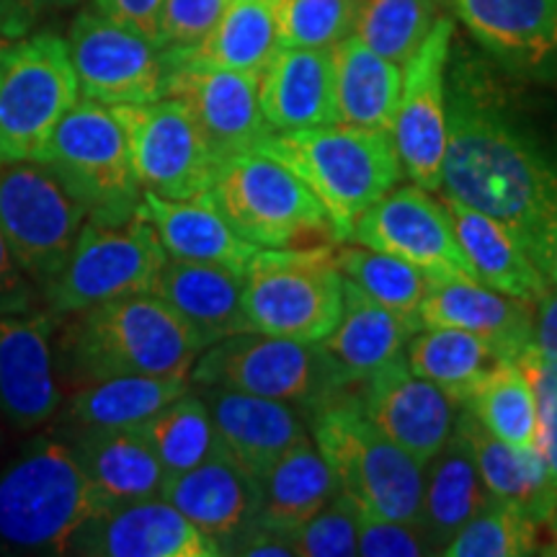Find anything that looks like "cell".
<instances>
[{"label":"cell","mask_w":557,"mask_h":557,"mask_svg":"<svg viewBox=\"0 0 557 557\" xmlns=\"http://www.w3.org/2000/svg\"><path fill=\"white\" fill-rule=\"evenodd\" d=\"M444 197L491 214L521 246L557 220V156L511 114L493 75L470 54L447 65Z\"/></svg>","instance_id":"obj_1"},{"label":"cell","mask_w":557,"mask_h":557,"mask_svg":"<svg viewBox=\"0 0 557 557\" xmlns=\"http://www.w3.org/2000/svg\"><path fill=\"white\" fill-rule=\"evenodd\" d=\"M256 150L276 158L305 181L329 212L336 243L348 240L354 222L403 178L389 132L341 122L269 132Z\"/></svg>","instance_id":"obj_2"},{"label":"cell","mask_w":557,"mask_h":557,"mask_svg":"<svg viewBox=\"0 0 557 557\" xmlns=\"http://www.w3.org/2000/svg\"><path fill=\"white\" fill-rule=\"evenodd\" d=\"M70 364L83 382L103 377H189L205 348L189 325L152 292L75 312Z\"/></svg>","instance_id":"obj_3"},{"label":"cell","mask_w":557,"mask_h":557,"mask_svg":"<svg viewBox=\"0 0 557 557\" xmlns=\"http://www.w3.org/2000/svg\"><path fill=\"white\" fill-rule=\"evenodd\" d=\"M94 513L86 478L70 442L41 434L0 470V549L67 555L70 540Z\"/></svg>","instance_id":"obj_4"},{"label":"cell","mask_w":557,"mask_h":557,"mask_svg":"<svg viewBox=\"0 0 557 557\" xmlns=\"http://www.w3.org/2000/svg\"><path fill=\"white\" fill-rule=\"evenodd\" d=\"M243 310L253 333L320 344L344 310V276L331 243L261 248L243 274Z\"/></svg>","instance_id":"obj_5"},{"label":"cell","mask_w":557,"mask_h":557,"mask_svg":"<svg viewBox=\"0 0 557 557\" xmlns=\"http://www.w3.org/2000/svg\"><path fill=\"white\" fill-rule=\"evenodd\" d=\"M312 442L325 457L338 491L374 517L416 521L423 491V465L389 442L359 408L338 398L310 416Z\"/></svg>","instance_id":"obj_6"},{"label":"cell","mask_w":557,"mask_h":557,"mask_svg":"<svg viewBox=\"0 0 557 557\" xmlns=\"http://www.w3.org/2000/svg\"><path fill=\"white\" fill-rule=\"evenodd\" d=\"M209 197L235 233L259 248L336 240L329 212L315 194L297 173L261 150L222 160Z\"/></svg>","instance_id":"obj_7"},{"label":"cell","mask_w":557,"mask_h":557,"mask_svg":"<svg viewBox=\"0 0 557 557\" xmlns=\"http://www.w3.org/2000/svg\"><path fill=\"white\" fill-rule=\"evenodd\" d=\"M189 380L199 387L289 403L310 416L346 395L323 341L310 344L253 331L207 346L194 361Z\"/></svg>","instance_id":"obj_8"},{"label":"cell","mask_w":557,"mask_h":557,"mask_svg":"<svg viewBox=\"0 0 557 557\" xmlns=\"http://www.w3.org/2000/svg\"><path fill=\"white\" fill-rule=\"evenodd\" d=\"M37 160L86 207L88 220L124 222L143 201L122 124L111 107L99 101L81 96L52 129Z\"/></svg>","instance_id":"obj_9"},{"label":"cell","mask_w":557,"mask_h":557,"mask_svg":"<svg viewBox=\"0 0 557 557\" xmlns=\"http://www.w3.org/2000/svg\"><path fill=\"white\" fill-rule=\"evenodd\" d=\"M81 99L67 41L39 32L0 47V163L37 160Z\"/></svg>","instance_id":"obj_10"},{"label":"cell","mask_w":557,"mask_h":557,"mask_svg":"<svg viewBox=\"0 0 557 557\" xmlns=\"http://www.w3.org/2000/svg\"><path fill=\"white\" fill-rule=\"evenodd\" d=\"M165 259L169 253L156 227L139 209L124 222L88 220L65 267L41 297L52 315H75L109 299L150 292Z\"/></svg>","instance_id":"obj_11"},{"label":"cell","mask_w":557,"mask_h":557,"mask_svg":"<svg viewBox=\"0 0 557 557\" xmlns=\"http://www.w3.org/2000/svg\"><path fill=\"white\" fill-rule=\"evenodd\" d=\"M86 222V207L45 163H0V230L39 297L65 267Z\"/></svg>","instance_id":"obj_12"},{"label":"cell","mask_w":557,"mask_h":557,"mask_svg":"<svg viewBox=\"0 0 557 557\" xmlns=\"http://www.w3.org/2000/svg\"><path fill=\"white\" fill-rule=\"evenodd\" d=\"M120 120L132 169L143 191L163 199H197L212 189L222 160L209 150L189 109L173 96L111 107Z\"/></svg>","instance_id":"obj_13"},{"label":"cell","mask_w":557,"mask_h":557,"mask_svg":"<svg viewBox=\"0 0 557 557\" xmlns=\"http://www.w3.org/2000/svg\"><path fill=\"white\" fill-rule=\"evenodd\" d=\"M455 41V18L444 13L406 65L395 111L393 137L403 176L426 191L442 189L447 152V65Z\"/></svg>","instance_id":"obj_14"},{"label":"cell","mask_w":557,"mask_h":557,"mask_svg":"<svg viewBox=\"0 0 557 557\" xmlns=\"http://www.w3.org/2000/svg\"><path fill=\"white\" fill-rule=\"evenodd\" d=\"M65 41L83 99L103 107H127L165 96L169 60L143 34L103 13L86 11L73 21Z\"/></svg>","instance_id":"obj_15"},{"label":"cell","mask_w":557,"mask_h":557,"mask_svg":"<svg viewBox=\"0 0 557 557\" xmlns=\"http://www.w3.org/2000/svg\"><path fill=\"white\" fill-rule=\"evenodd\" d=\"M357 246L382 250L413 263L429 278H472L478 282L468 256L459 246L447 205L434 191L421 186H395L374 201L354 222L351 235Z\"/></svg>","instance_id":"obj_16"},{"label":"cell","mask_w":557,"mask_h":557,"mask_svg":"<svg viewBox=\"0 0 557 557\" xmlns=\"http://www.w3.org/2000/svg\"><path fill=\"white\" fill-rule=\"evenodd\" d=\"M165 96L189 109L209 150L220 160L256 150L271 132L259 101V75L176 62L169 67Z\"/></svg>","instance_id":"obj_17"},{"label":"cell","mask_w":557,"mask_h":557,"mask_svg":"<svg viewBox=\"0 0 557 557\" xmlns=\"http://www.w3.org/2000/svg\"><path fill=\"white\" fill-rule=\"evenodd\" d=\"M67 555L218 557L220 547L165 498L101 508L83 521Z\"/></svg>","instance_id":"obj_18"},{"label":"cell","mask_w":557,"mask_h":557,"mask_svg":"<svg viewBox=\"0 0 557 557\" xmlns=\"http://www.w3.org/2000/svg\"><path fill=\"white\" fill-rule=\"evenodd\" d=\"M52 338L54 318L47 312L0 315V423L5 426L34 431L60 410Z\"/></svg>","instance_id":"obj_19"},{"label":"cell","mask_w":557,"mask_h":557,"mask_svg":"<svg viewBox=\"0 0 557 557\" xmlns=\"http://www.w3.org/2000/svg\"><path fill=\"white\" fill-rule=\"evenodd\" d=\"M361 387L357 403L364 416L416 462L426 465L457 426L462 406L410 372L403 357L380 369Z\"/></svg>","instance_id":"obj_20"},{"label":"cell","mask_w":557,"mask_h":557,"mask_svg":"<svg viewBox=\"0 0 557 557\" xmlns=\"http://www.w3.org/2000/svg\"><path fill=\"white\" fill-rule=\"evenodd\" d=\"M459 21L517 75L557 78V0H449Z\"/></svg>","instance_id":"obj_21"},{"label":"cell","mask_w":557,"mask_h":557,"mask_svg":"<svg viewBox=\"0 0 557 557\" xmlns=\"http://www.w3.org/2000/svg\"><path fill=\"white\" fill-rule=\"evenodd\" d=\"M421 329H457L483 338L500 359L534 344V308L472 278H429Z\"/></svg>","instance_id":"obj_22"},{"label":"cell","mask_w":557,"mask_h":557,"mask_svg":"<svg viewBox=\"0 0 557 557\" xmlns=\"http://www.w3.org/2000/svg\"><path fill=\"white\" fill-rule=\"evenodd\" d=\"M160 498L176 506L201 534H207L220 555L259 519L261 485L240 470L227 455H220L197 468L169 475L160 487Z\"/></svg>","instance_id":"obj_23"},{"label":"cell","mask_w":557,"mask_h":557,"mask_svg":"<svg viewBox=\"0 0 557 557\" xmlns=\"http://www.w3.org/2000/svg\"><path fill=\"white\" fill-rule=\"evenodd\" d=\"M205 389V403L212 413L222 449L250 478L261 480L284 451L310 436L299 408L289 403L235 389Z\"/></svg>","instance_id":"obj_24"},{"label":"cell","mask_w":557,"mask_h":557,"mask_svg":"<svg viewBox=\"0 0 557 557\" xmlns=\"http://www.w3.org/2000/svg\"><path fill=\"white\" fill-rule=\"evenodd\" d=\"M70 447L94 511L160 496L165 472L139 426L75 431Z\"/></svg>","instance_id":"obj_25"},{"label":"cell","mask_w":557,"mask_h":557,"mask_svg":"<svg viewBox=\"0 0 557 557\" xmlns=\"http://www.w3.org/2000/svg\"><path fill=\"white\" fill-rule=\"evenodd\" d=\"M259 101L271 132L336 124L331 50L276 47L259 75Z\"/></svg>","instance_id":"obj_26"},{"label":"cell","mask_w":557,"mask_h":557,"mask_svg":"<svg viewBox=\"0 0 557 557\" xmlns=\"http://www.w3.org/2000/svg\"><path fill=\"white\" fill-rule=\"evenodd\" d=\"M137 209L156 227L160 246L171 259L209 263L243 276L261 250L235 233L209 194L197 199H163L143 191Z\"/></svg>","instance_id":"obj_27"},{"label":"cell","mask_w":557,"mask_h":557,"mask_svg":"<svg viewBox=\"0 0 557 557\" xmlns=\"http://www.w3.org/2000/svg\"><path fill=\"white\" fill-rule=\"evenodd\" d=\"M150 292L189 325L201 348L250 331L243 310V276L235 271L169 256Z\"/></svg>","instance_id":"obj_28"},{"label":"cell","mask_w":557,"mask_h":557,"mask_svg":"<svg viewBox=\"0 0 557 557\" xmlns=\"http://www.w3.org/2000/svg\"><path fill=\"white\" fill-rule=\"evenodd\" d=\"M413 329L344 278V310L323 341L341 385H364L369 377L403 357Z\"/></svg>","instance_id":"obj_29"},{"label":"cell","mask_w":557,"mask_h":557,"mask_svg":"<svg viewBox=\"0 0 557 557\" xmlns=\"http://www.w3.org/2000/svg\"><path fill=\"white\" fill-rule=\"evenodd\" d=\"M442 201L447 205L457 240L468 256L478 282L504 292L508 297L521 299L529 308H537V302L549 289V282L529 259L527 248L521 246L517 235L480 209L444 197V194Z\"/></svg>","instance_id":"obj_30"},{"label":"cell","mask_w":557,"mask_h":557,"mask_svg":"<svg viewBox=\"0 0 557 557\" xmlns=\"http://www.w3.org/2000/svg\"><path fill=\"white\" fill-rule=\"evenodd\" d=\"M487 498L470 438L455 426L442 449L423 465V491L418 506V527L423 529L436 555L468 524Z\"/></svg>","instance_id":"obj_31"},{"label":"cell","mask_w":557,"mask_h":557,"mask_svg":"<svg viewBox=\"0 0 557 557\" xmlns=\"http://www.w3.org/2000/svg\"><path fill=\"white\" fill-rule=\"evenodd\" d=\"M457 426L470 438L485 491L519 506L540 527L545 524L557 508V480L549 472L542 451L511 447L491 436L468 408L459 410Z\"/></svg>","instance_id":"obj_32"},{"label":"cell","mask_w":557,"mask_h":557,"mask_svg":"<svg viewBox=\"0 0 557 557\" xmlns=\"http://www.w3.org/2000/svg\"><path fill=\"white\" fill-rule=\"evenodd\" d=\"M331 58L338 122L380 132L393 129L403 88V67L369 50L357 34L338 41L331 50Z\"/></svg>","instance_id":"obj_33"},{"label":"cell","mask_w":557,"mask_h":557,"mask_svg":"<svg viewBox=\"0 0 557 557\" xmlns=\"http://www.w3.org/2000/svg\"><path fill=\"white\" fill-rule=\"evenodd\" d=\"M191 389L189 377H103L88 380L65 403L70 429H124L148 418Z\"/></svg>","instance_id":"obj_34"},{"label":"cell","mask_w":557,"mask_h":557,"mask_svg":"<svg viewBox=\"0 0 557 557\" xmlns=\"http://www.w3.org/2000/svg\"><path fill=\"white\" fill-rule=\"evenodd\" d=\"M261 485L259 521L292 534L338 493L336 478L310 436L284 451Z\"/></svg>","instance_id":"obj_35"},{"label":"cell","mask_w":557,"mask_h":557,"mask_svg":"<svg viewBox=\"0 0 557 557\" xmlns=\"http://www.w3.org/2000/svg\"><path fill=\"white\" fill-rule=\"evenodd\" d=\"M278 3L282 0H230L218 26L178 62L261 75L278 47Z\"/></svg>","instance_id":"obj_36"},{"label":"cell","mask_w":557,"mask_h":557,"mask_svg":"<svg viewBox=\"0 0 557 557\" xmlns=\"http://www.w3.org/2000/svg\"><path fill=\"white\" fill-rule=\"evenodd\" d=\"M500 357L483 338L457 329H421L408 338L406 364L465 406Z\"/></svg>","instance_id":"obj_37"},{"label":"cell","mask_w":557,"mask_h":557,"mask_svg":"<svg viewBox=\"0 0 557 557\" xmlns=\"http://www.w3.org/2000/svg\"><path fill=\"white\" fill-rule=\"evenodd\" d=\"M139 431L156 451L165 478L225 455L205 398L191 395V389L139 423Z\"/></svg>","instance_id":"obj_38"},{"label":"cell","mask_w":557,"mask_h":557,"mask_svg":"<svg viewBox=\"0 0 557 557\" xmlns=\"http://www.w3.org/2000/svg\"><path fill=\"white\" fill-rule=\"evenodd\" d=\"M462 408H468L480 426L500 442L540 449L534 389L513 359H500Z\"/></svg>","instance_id":"obj_39"},{"label":"cell","mask_w":557,"mask_h":557,"mask_svg":"<svg viewBox=\"0 0 557 557\" xmlns=\"http://www.w3.org/2000/svg\"><path fill=\"white\" fill-rule=\"evenodd\" d=\"M336 263L341 276L357 284L367 297H372L393 315L406 320L410 329L421 331L418 312H421L429 284V276L421 269L389 253H382V250L357 246V243L336 250Z\"/></svg>","instance_id":"obj_40"},{"label":"cell","mask_w":557,"mask_h":557,"mask_svg":"<svg viewBox=\"0 0 557 557\" xmlns=\"http://www.w3.org/2000/svg\"><path fill=\"white\" fill-rule=\"evenodd\" d=\"M444 3L449 0H361L354 34L369 50L403 67L444 16Z\"/></svg>","instance_id":"obj_41"},{"label":"cell","mask_w":557,"mask_h":557,"mask_svg":"<svg viewBox=\"0 0 557 557\" xmlns=\"http://www.w3.org/2000/svg\"><path fill=\"white\" fill-rule=\"evenodd\" d=\"M540 524L527 517L519 506L487 493L483 506L468 519L449 545L444 557H527L540 549Z\"/></svg>","instance_id":"obj_42"},{"label":"cell","mask_w":557,"mask_h":557,"mask_svg":"<svg viewBox=\"0 0 557 557\" xmlns=\"http://www.w3.org/2000/svg\"><path fill=\"white\" fill-rule=\"evenodd\" d=\"M361 0H282L278 47L333 50L357 29Z\"/></svg>","instance_id":"obj_43"},{"label":"cell","mask_w":557,"mask_h":557,"mask_svg":"<svg viewBox=\"0 0 557 557\" xmlns=\"http://www.w3.org/2000/svg\"><path fill=\"white\" fill-rule=\"evenodd\" d=\"M359 506L338 491L329 504L292 532L295 555L302 557H351L357 555Z\"/></svg>","instance_id":"obj_44"},{"label":"cell","mask_w":557,"mask_h":557,"mask_svg":"<svg viewBox=\"0 0 557 557\" xmlns=\"http://www.w3.org/2000/svg\"><path fill=\"white\" fill-rule=\"evenodd\" d=\"M227 5L230 0H163L158 47L165 52L169 67L197 50Z\"/></svg>","instance_id":"obj_45"},{"label":"cell","mask_w":557,"mask_h":557,"mask_svg":"<svg viewBox=\"0 0 557 557\" xmlns=\"http://www.w3.org/2000/svg\"><path fill=\"white\" fill-rule=\"evenodd\" d=\"M517 364L527 374L537 403V447L545 457L549 472L557 480V367L537 351V346H527L517 357Z\"/></svg>","instance_id":"obj_46"},{"label":"cell","mask_w":557,"mask_h":557,"mask_svg":"<svg viewBox=\"0 0 557 557\" xmlns=\"http://www.w3.org/2000/svg\"><path fill=\"white\" fill-rule=\"evenodd\" d=\"M357 555L364 557H426L436 555L418 521L374 517L359 508Z\"/></svg>","instance_id":"obj_47"},{"label":"cell","mask_w":557,"mask_h":557,"mask_svg":"<svg viewBox=\"0 0 557 557\" xmlns=\"http://www.w3.org/2000/svg\"><path fill=\"white\" fill-rule=\"evenodd\" d=\"M39 292L29 282V276L21 271L13 259L9 243H5L3 230H0V315L9 312H29Z\"/></svg>","instance_id":"obj_48"},{"label":"cell","mask_w":557,"mask_h":557,"mask_svg":"<svg viewBox=\"0 0 557 557\" xmlns=\"http://www.w3.org/2000/svg\"><path fill=\"white\" fill-rule=\"evenodd\" d=\"M96 5H99V13H103L107 18L143 34V37L158 45L163 0H96Z\"/></svg>","instance_id":"obj_49"},{"label":"cell","mask_w":557,"mask_h":557,"mask_svg":"<svg viewBox=\"0 0 557 557\" xmlns=\"http://www.w3.org/2000/svg\"><path fill=\"white\" fill-rule=\"evenodd\" d=\"M78 0H0V34L21 37L41 18L65 11Z\"/></svg>","instance_id":"obj_50"},{"label":"cell","mask_w":557,"mask_h":557,"mask_svg":"<svg viewBox=\"0 0 557 557\" xmlns=\"http://www.w3.org/2000/svg\"><path fill=\"white\" fill-rule=\"evenodd\" d=\"M227 555H248V557H292L295 545L292 534L278 532V529L261 524L259 519L250 524L238 540L227 549Z\"/></svg>","instance_id":"obj_51"},{"label":"cell","mask_w":557,"mask_h":557,"mask_svg":"<svg viewBox=\"0 0 557 557\" xmlns=\"http://www.w3.org/2000/svg\"><path fill=\"white\" fill-rule=\"evenodd\" d=\"M534 346L557 367V287L553 284L534 308Z\"/></svg>","instance_id":"obj_52"},{"label":"cell","mask_w":557,"mask_h":557,"mask_svg":"<svg viewBox=\"0 0 557 557\" xmlns=\"http://www.w3.org/2000/svg\"><path fill=\"white\" fill-rule=\"evenodd\" d=\"M529 259L534 261V267L542 271V276L547 278L553 287H557V220L549 222L529 240L527 246Z\"/></svg>","instance_id":"obj_53"},{"label":"cell","mask_w":557,"mask_h":557,"mask_svg":"<svg viewBox=\"0 0 557 557\" xmlns=\"http://www.w3.org/2000/svg\"><path fill=\"white\" fill-rule=\"evenodd\" d=\"M542 529L547 532L545 540H540V549L537 555H545V557H557V508L553 511V517H549Z\"/></svg>","instance_id":"obj_54"},{"label":"cell","mask_w":557,"mask_h":557,"mask_svg":"<svg viewBox=\"0 0 557 557\" xmlns=\"http://www.w3.org/2000/svg\"><path fill=\"white\" fill-rule=\"evenodd\" d=\"M0 47H3V41H0Z\"/></svg>","instance_id":"obj_55"}]
</instances>
